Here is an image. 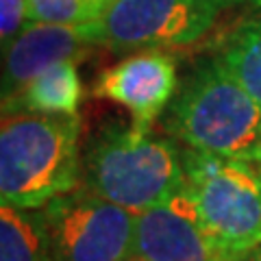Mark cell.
Wrapping results in <instances>:
<instances>
[{
	"label": "cell",
	"instance_id": "4fadbf2b",
	"mask_svg": "<svg viewBox=\"0 0 261 261\" xmlns=\"http://www.w3.org/2000/svg\"><path fill=\"white\" fill-rule=\"evenodd\" d=\"M111 0H27L29 24H68L81 27L98 20Z\"/></svg>",
	"mask_w": 261,
	"mask_h": 261
},
{
	"label": "cell",
	"instance_id": "6da1fadb",
	"mask_svg": "<svg viewBox=\"0 0 261 261\" xmlns=\"http://www.w3.org/2000/svg\"><path fill=\"white\" fill-rule=\"evenodd\" d=\"M183 152L174 142L135 124H109L81 159V185L130 214L163 205L185 190Z\"/></svg>",
	"mask_w": 261,
	"mask_h": 261
},
{
	"label": "cell",
	"instance_id": "8992f818",
	"mask_svg": "<svg viewBox=\"0 0 261 261\" xmlns=\"http://www.w3.org/2000/svg\"><path fill=\"white\" fill-rule=\"evenodd\" d=\"M216 0H111L102 15L81 24L89 44L113 50L187 46L214 27Z\"/></svg>",
	"mask_w": 261,
	"mask_h": 261
},
{
	"label": "cell",
	"instance_id": "3957f363",
	"mask_svg": "<svg viewBox=\"0 0 261 261\" xmlns=\"http://www.w3.org/2000/svg\"><path fill=\"white\" fill-rule=\"evenodd\" d=\"M168 128L187 150L252 161L261 146V105L214 57L200 61L176 89Z\"/></svg>",
	"mask_w": 261,
	"mask_h": 261
},
{
	"label": "cell",
	"instance_id": "5bb4252c",
	"mask_svg": "<svg viewBox=\"0 0 261 261\" xmlns=\"http://www.w3.org/2000/svg\"><path fill=\"white\" fill-rule=\"evenodd\" d=\"M29 27L27 0H0V39L3 46L11 44Z\"/></svg>",
	"mask_w": 261,
	"mask_h": 261
},
{
	"label": "cell",
	"instance_id": "7c38bea8",
	"mask_svg": "<svg viewBox=\"0 0 261 261\" xmlns=\"http://www.w3.org/2000/svg\"><path fill=\"white\" fill-rule=\"evenodd\" d=\"M216 59L261 105V18L233 29L218 48Z\"/></svg>",
	"mask_w": 261,
	"mask_h": 261
},
{
	"label": "cell",
	"instance_id": "52a82bcc",
	"mask_svg": "<svg viewBox=\"0 0 261 261\" xmlns=\"http://www.w3.org/2000/svg\"><path fill=\"white\" fill-rule=\"evenodd\" d=\"M137 261H226L231 259L211 240L192 194L178 192L163 205L137 214Z\"/></svg>",
	"mask_w": 261,
	"mask_h": 261
},
{
	"label": "cell",
	"instance_id": "5b68a950",
	"mask_svg": "<svg viewBox=\"0 0 261 261\" xmlns=\"http://www.w3.org/2000/svg\"><path fill=\"white\" fill-rule=\"evenodd\" d=\"M53 261H130L137 214L100 198L83 185L42 209Z\"/></svg>",
	"mask_w": 261,
	"mask_h": 261
},
{
	"label": "cell",
	"instance_id": "ba28073f",
	"mask_svg": "<svg viewBox=\"0 0 261 261\" xmlns=\"http://www.w3.org/2000/svg\"><path fill=\"white\" fill-rule=\"evenodd\" d=\"M176 85V65L172 57L144 50L105 70L94 83V96L126 107L135 126L150 128L161 111L174 100Z\"/></svg>",
	"mask_w": 261,
	"mask_h": 261
},
{
	"label": "cell",
	"instance_id": "7a4b0ae2",
	"mask_svg": "<svg viewBox=\"0 0 261 261\" xmlns=\"http://www.w3.org/2000/svg\"><path fill=\"white\" fill-rule=\"evenodd\" d=\"M79 116L5 113L0 128V198L18 209H44L81 178Z\"/></svg>",
	"mask_w": 261,
	"mask_h": 261
},
{
	"label": "cell",
	"instance_id": "e0dca14e",
	"mask_svg": "<svg viewBox=\"0 0 261 261\" xmlns=\"http://www.w3.org/2000/svg\"><path fill=\"white\" fill-rule=\"evenodd\" d=\"M250 163H252V166H255V168L259 170V172H261V146H259V150L255 152V157H252V161H250Z\"/></svg>",
	"mask_w": 261,
	"mask_h": 261
},
{
	"label": "cell",
	"instance_id": "9c48e42d",
	"mask_svg": "<svg viewBox=\"0 0 261 261\" xmlns=\"http://www.w3.org/2000/svg\"><path fill=\"white\" fill-rule=\"evenodd\" d=\"M83 27L33 22L5 48L3 102L11 100L37 74L63 59H74L87 46Z\"/></svg>",
	"mask_w": 261,
	"mask_h": 261
},
{
	"label": "cell",
	"instance_id": "277c9868",
	"mask_svg": "<svg viewBox=\"0 0 261 261\" xmlns=\"http://www.w3.org/2000/svg\"><path fill=\"white\" fill-rule=\"evenodd\" d=\"M187 192L224 255L261 244V172L250 161L183 152Z\"/></svg>",
	"mask_w": 261,
	"mask_h": 261
},
{
	"label": "cell",
	"instance_id": "30bf717a",
	"mask_svg": "<svg viewBox=\"0 0 261 261\" xmlns=\"http://www.w3.org/2000/svg\"><path fill=\"white\" fill-rule=\"evenodd\" d=\"M81 96H83V85L79 79L76 63L74 59H63L37 74L18 96L5 100L3 111L76 116Z\"/></svg>",
	"mask_w": 261,
	"mask_h": 261
},
{
	"label": "cell",
	"instance_id": "8fae6325",
	"mask_svg": "<svg viewBox=\"0 0 261 261\" xmlns=\"http://www.w3.org/2000/svg\"><path fill=\"white\" fill-rule=\"evenodd\" d=\"M0 261H53L42 209L0 207Z\"/></svg>",
	"mask_w": 261,
	"mask_h": 261
},
{
	"label": "cell",
	"instance_id": "9a60e30c",
	"mask_svg": "<svg viewBox=\"0 0 261 261\" xmlns=\"http://www.w3.org/2000/svg\"><path fill=\"white\" fill-rule=\"evenodd\" d=\"M226 261H261V244L255 246V248H250V250L240 252V255H233L231 259H226Z\"/></svg>",
	"mask_w": 261,
	"mask_h": 261
},
{
	"label": "cell",
	"instance_id": "2e32d148",
	"mask_svg": "<svg viewBox=\"0 0 261 261\" xmlns=\"http://www.w3.org/2000/svg\"><path fill=\"white\" fill-rule=\"evenodd\" d=\"M216 3L222 7V5H242V3H248V5H261V0H216Z\"/></svg>",
	"mask_w": 261,
	"mask_h": 261
},
{
	"label": "cell",
	"instance_id": "ac0fdd59",
	"mask_svg": "<svg viewBox=\"0 0 261 261\" xmlns=\"http://www.w3.org/2000/svg\"><path fill=\"white\" fill-rule=\"evenodd\" d=\"M130 261H137V259H130Z\"/></svg>",
	"mask_w": 261,
	"mask_h": 261
}]
</instances>
